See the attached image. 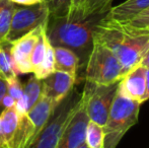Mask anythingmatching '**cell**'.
I'll return each mask as SVG.
<instances>
[{
	"instance_id": "1",
	"label": "cell",
	"mask_w": 149,
	"mask_h": 148,
	"mask_svg": "<svg viewBox=\"0 0 149 148\" xmlns=\"http://www.w3.org/2000/svg\"><path fill=\"white\" fill-rule=\"evenodd\" d=\"M93 41L100 42L112 51L121 64L122 73L125 76L141 63L148 51L149 30L136 28L127 22H115L104 16L94 30Z\"/></svg>"
},
{
	"instance_id": "2",
	"label": "cell",
	"mask_w": 149,
	"mask_h": 148,
	"mask_svg": "<svg viewBox=\"0 0 149 148\" xmlns=\"http://www.w3.org/2000/svg\"><path fill=\"white\" fill-rule=\"evenodd\" d=\"M106 14L49 17L46 36L53 47H64L74 52L79 59V67H85L93 47L94 30Z\"/></svg>"
},
{
	"instance_id": "3",
	"label": "cell",
	"mask_w": 149,
	"mask_h": 148,
	"mask_svg": "<svg viewBox=\"0 0 149 148\" xmlns=\"http://www.w3.org/2000/svg\"><path fill=\"white\" fill-rule=\"evenodd\" d=\"M140 106L141 103L128 99L117 91L104 126V148H116L127 131L137 124Z\"/></svg>"
},
{
	"instance_id": "4",
	"label": "cell",
	"mask_w": 149,
	"mask_h": 148,
	"mask_svg": "<svg viewBox=\"0 0 149 148\" xmlns=\"http://www.w3.org/2000/svg\"><path fill=\"white\" fill-rule=\"evenodd\" d=\"M81 99V92L73 88L54 110L46 126L36 136L29 148H56L63 130Z\"/></svg>"
},
{
	"instance_id": "5",
	"label": "cell",
	"mask_w": 149,
	"mask_h": 148,
	"mask_svg": "<svg viewBox=\"0 0 149 148\" xmlns=\"http://www.w3.org/2000/svg\"><path fill=\"white\" fill-rule=\"evenodd\" d=\"M85 81L95 84H112L123 77L121 64L109 48L93 41L91 53L85 65Z\"/></svg>"
},
{
	"instance_id": "6",
	"label": "cell",
	"mask_w": 149,
	"mask_h": 148,
	"mask_svg": "<svg viewBox=\"0 0 149 148\" xmlns=\"http://www.w3.org/2000/svg\"><path fill=\"white\" fill-rule=\"evenodd\" d=\"M119 82L112 84H95L85 81L81 101L89 121L104 127L107 123L109 112L118 91Z\"/></svg>"
},
{
	"instance_id": "7",
	"label": "cell",
	"mask_w": 149,
	"mask_h": 148,
	"mask_svg": "<svg viewBox=\"0 0 149 148\" xmlns=\"http://www.w3.org/2000/svg\"><path fill=\"white\" fill-rule=\"evenodd\" d=\"M48 18L49 11L44 1L30 6L16 5L5 42L13 43L39 26H45Z\"/></svg>"
},
{
	"instance_id": "8",
	"label": "cell",
	"mask_w": 149,
	"mask_h": 148,
	"mask_svg": "<svg viewBox=\"0 0 149 148\" xmlns=\"http://www.w3.org/2000/svg\"><path fill=\"white\" fill-rule=\"evenodd\" d=\"M89 119L80 99L78 107L63 130L56 148H79L85 144V131Z\"/></svg>"
},
{
	"instance_id": "9",
	"label": "cell",
	"mask_w": 149,
	"mask_h": 148,
	"mask_svg": "<svg viewBox=\"0 0 149 148\" xmlns=\"http://www.w3.org/2000/svg\"><path fill=\"white\" fill-rule=\"evenodd\" d=\"M45 26L46 24L39 26L33 32L11 43V55L17 74L33 73V67L31 63V52Z\"/></svg>"
},
{
	"instance_id": "10",
	"label": "cell",
	"mask_w": 149,
	"mask_h": 148,
	"mask_svg": "<svg viewBox=\"0 0 149 148\" xmlns=\"http://www.w3.org/2000/svg\"><path fill=\"white\" fill-rule=\"evenodd\" d=\"M76 77L63 71H54L52 74L42 79L43 95L51 99L55 107L68 95L74 88Z\"/></svg>"
},
{
	"instance_id": "11",
	"label": "cell",
	"mask_w": 149,
	"mask_h": 148,
	"mask_svg": "<svg viewBox=\"0 0 149 148\" xmlns=\"http://www.w3.org/2000/svg\"><path fill=\"white\" fill-rule=\"evenodd\" d=\"M146 68L139 64L120 80L118 92L133 101L144 103L146 90Z\"/></svg>"
},
{
	"instance_id": "12",
	"label": "cell",
	"mask_w": 149,
	"mask_h": 148,
	"mask_svg": "<svg viewBox=\"0 0 149 148\" xmlns=\"http://www.w3.org/2000/svg\"><path fill=\"white\" fill-rule=\"evenodd\" d=\"M149 8V0H126L117 6H112L106 14L107 18L126 22Z\"/></svg>"
},
{
	"instance_id": "13",
	"label": "cell",
	"mask_w": 149,
	"mask_h": 148,
	"mask_svg": "<svg viewBox=\"0 0 149 148\" xmlns=\"http://www.w3.org/2000/svg\"><path fill=\"white\" fill-rule=\"evenodd\" d=\"M36 136L35 127L29 119L28 114L19 116L17 127L7 143V148H29Z\"/></svg>"
},
{
	"instance_id": "14",
	"label": "cell",
	"mask_w": 149,
	"mask_h": 148,
	"mask_svg": "<svg viewBox=\"0 0 149 148\" xmlns=\"http://www.w3.org/2000/svg\"><path fill=\"white\" fill-rule=\"evenodd\" d=\"M55 109L56 107L51 99L42 94L39 101L28 112V117L35 127V132L37 135L46 126Z\"/></svg>"
},
{
	"instance_id": "15",
	"label": "cell",
	"mask_w": 149,
	"mask_h": 148,
	"mask_svg": "<svg viewBox=\"0 0 149 148\" xmlns=\"http://www.w3.org/2000/svg\"><path fill=\"white\" fill-rule=\"evenodd\" d=\"M55 71H63L77 77L79 59L74 52L64 47H54Z\"/></svg>"
},
{
	"instance_id": "16",
	"label": "cell",
	"mask_w": 149,
	"mask_h": 148,
	"mask_svg": "<svg viewBox=\"0 0 149 148\" xmlns=\"http://www.w3.org/2000/svg\"><path fill=\"white\" fill-rule=\"evenodd\" d=\"M0 75L6 80L17 76L11 55V43L0 42Z\"/></svg>"
},
{
	"instance_id": "17",
	"label": "cell",
	"mask_w": 149,
	"mask_h": 148,
	"mask_svg": "<svg viewBox=\"0 0 149 148\" xmlns=\"http://www.w3.org/2000/svg\"><path fill=\"white\" fill-rule=\"evenodd\" d=\"M16 4L9 0H0V42L5 41L9 32Z\"/></svg>"
},
{
	"instance_id": "18",
	"label": "cell",
	"mask_w": 149,
	"mask_h": 148,
	"mask_svg": "<svg viewBox=\"0 0 149 148\" xmlns=\"http://www.w3.org/2000/svg\"><path fill=\"white\" fill-rule=\"evenodd\" d=\"M104 127L89 121L85 131V145L88 148H104Z\"/></svg>"
},
{
	"instance_id": "19",
	"label": "cell",
	"mask_w": 149,
	"mask_h": 148,
	"mask_svg": "<svg viewBox=\"0 0 149 148\" xmlns=\"http://www.w3.org/2000/svg\"><path fill=\"white\" fill-rule=\"evenodd\" d=\"M55 71V57H54V47L50 44L47 38L46 41V52L43 62L40 67L33 72V75L38 79H44Z\"/></svg>"
},
{
	"instance_id": "20",
	"label": "cell",
	"mask_w": 149,
	"mask_h": 148,
	"mask_svg": "<svg viewBox=\"0 0 149 148\" xmlns=\"http://www.w3.org/2000/svg\"><path fill=\"white\" fill-rule=\"evenodd\" d=\"M24 94L28 99L29 111L35 106L39 99L43 94V83L42 79H38L35 75H31L28 82L24 86Z\"/></svg>"
},
{
	"instance_id": "21",
	"label": "cell",
	"mask_w": 149,
	"mask_h": 148,
	"mask_svg": "<svg viewBox=\"0 0 149 148\" xmlns=\"http://www.w3.org/2000/svg\"><path fill=\"white\" fill-rule=\"evenodd\" d=\"M73 0H44L49 11V17H65L71 11Z\"/></svg>"
},
{
	"instance_id": "22",
	"label": "cell",
	"mask_w": 149,
	"mask_h": 148,
	"mask_svg": "<svg viewBox=\"0 0 149 148\" xmlns=\"http://www.w3.org/2000/svg\"><path fill=\"white\" fill-rule=\"evenodd\" d=\"M46 41H47V36H46V26L43 28L41 35L39 36L36 46L31 52V63L33 67V73L40 67L41 63L43 62V59L45 57L46 52Z\"/></svg>"
},
{
	"instance_id": "23",
	"label": "cell",
	"mask_w": 149,
	"mask_h": 148,
	"mask_svg": "<svg viewBox=\"0 0 149 148\" xmlns=\"http://www.w3.org/2000/svg\"><path fill=\"white\" fill-rule=\"evenodd\" d=\"M113 0H87L85 3L83 15L92 13H104L112 7Z\"/></svg>"
},
{
	"instance_id": "24",
	"label": "cell",
	"mask_w": 149,
	"mask_h": 148,
	"mask_svg": "<svg viewBox=\"0 0 149 148\" xmlns=\"http://www.w3.org/2000/svg\"><path fill=\"white\" fill-rule=\"evenodd\" d=\"M6 81H7V93L11 97H13L15 101L19 99L24 94V86L20 83L17 76L8 79Z\"/></svg>"
},
{
	"instance_id": "25",
	"label": "cell",
	"mask_w": 149,
	"mask_h": 148,
	"mask_svg": "<svg viewBox=\"0 0 149 148\" xmlns=\"http://www.w3.org/2000/svg\"><path fill=\"white\" fill-rule=\"evenodd\" d=\"M126 22L133 26H136V28H147V30H149V8L142 11L141 13H139L137 16L132 18L131 20Z\"/></svg>"
},
{
	"instance_id": "26",
	"label": "cell",
	"mask_w": 149,
	"mask_h": 148,
	"mask_svg": "<svg viewBox=\"0 0 149 148\" xmlns=\"http://www.w3.org/2000/svg\"><path fill=\"white\" fill-rule=\"evenodd\" d=\"M14 110L16 111L18 116H24V115L28 114V112H29L28 99H26V97L24 94H22V97L15 101Z\"/></svg>"
},
{
	"instance_id": "27",
	"label": "cell",
	"mask_w": 149,
	"mask_h": 148,
	"mask_svg": "<svg viewBox=\"0 0 149 148\" xmlns=\"http://www.w3.org/2000/svg\"><path fill=\"white\" fill-rule=\"evenodd\" d=\"M86 1L87 0H73L69 15H83Z\"/></svg>"
},
{
	"instance_id": "28",
	"label": "cell",
	"mask_w": 149,
	"mask_h": 148,
	"mask_svg": "<svg viewBox=\"0 0 149 148\" xmlns=\"http://www.w3.org/2000/svg\"><path fill=\"white\" fill-rule=\"evenodd\" d=\"M6 93H7V81L3 76L0 75V115L4 111L3 107H2V99Z\"/></svg>"
},
{
	"instance_id": "29",
	"label": "cell",
	"mask_w": 149,
	"mask_h": 148,
	"mask_svg": "<svg viewBox=\"0 0 149 148\" xmlns=\"http://www.w3.org/2000/svg\"><path fill=\"white\" fill-rule=\"evenodd\" d=\"M15 101H16L13 97H11L8 93H6L3 99H2V107H3L4 110L9 109V108H13L15 106Z\"/></svg>"
},
{
	"instance_id": "30",
	"label": "cell",
	"mask_w": 149,
	"mask_h": 148,
	"mask_svg": "<svg viewBox=\"0 0 149 148\" xmlns=\"http://www.w3.org/2000/svg\"><path fill=\"white\" fill-rule=\"evenodd\" d=\"M9 1L13 2L16 5H24V6H30L35 5V4L41 3L44 0H9Z\"/></svg>"
},
{
	"instance_id": "31",
	"label": "cell",
	"mask_w": 149,
	"mask_h": 148,
	"mask_svg": "<svg viewBox=\"0 0 149 148\" xmlns=\"http://www.w3.org/2000/svg\"><path fill=\"white\" fill-rule=\"evenodd\" d=\"M0 148H7V142H6L4 131L2 128L1 122H0Z\"/></svg>"
},
{
	"instance_id": "32",
	"label": "cell",
	"mask_w": 149,
	"mask_h": 148,
	"mask_svg": "<svg viewBox=\"0 0 149 148\" xmlns=\"http://www.w3.org/2000/svg\"><path fill=\"white\" fill-rule=\"evenodd\" d=\"M145 78H146V90H145V95H144V101L149 99V69H147V68H146Z\"/></svg>"
},
{
	"instance_id": "33",
	"label": "cell",
	"mask_w": 149,
	"mask_h": 148,
	"mask_svg": "<svg viewBox=\"0 0 149 148\" xmlns=\"http://www.w3.org/2000/svg\"><path fill=\"white\" fill-rule=\"evenodd\" d=\"M140 64H141L142 66H144L145 68L149 69V49H148V51L146 52L145 56H144V58L142 59V61Z\"/></svg>"
},
{
	"instance_id": "34",
	"label": "cell",
	"mask_w": 149,
	"mask_h": 148,
	"mask_svg": "<svg viewBox=\"0 0 149 148\" xmlns=\"http://www.w3.org/2000/svg\"><path fill=\"white\" fill-rule=\"evenodd\" d=\"M79 148H88V147H87V146H86V145H85V144H83L82 146H80V147H79Z\"/></svg>"
}]
</instances>
